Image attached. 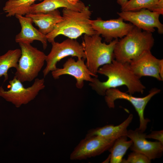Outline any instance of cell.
<instances>
[{
  "instance_id": "f1b7e54d",
  "label": "cell",
  "mask_w": 163,
  "mask_h": 163,
  "mask_svg": "<svg viewBox=\"0 0 163 163\" xmlns=\"http://www.w3.org/2000/svg\"><path fill=\"white\" fill-rule=\"evenodd\" d=\"M74 0L76 2H79L80 0Z\"/></svg>"
},
{
  "instance_id": "3957f363",
  "label": "cell",
  "mask_w": 163,
  "mask_h": 163,
  "mask_svg": "<svg viewBox=\"0 0 163 163\" xmlns=\"http://www.w3.org/2000/svg\"><path fill=\"white\" fill-rule=\"evenodd\" d=\"M155 42L152 33L134 26L125 36L118 40L114 50V59L129 63L144 52L151 51Z\"/></svg>"
},
{
  "instance_id": "52a82bcc",
  "label": "cell",
  "mask_w": 163,
  "mask_h": 163,
  "mask_svg": "<svg viewBox=\"0 0 163 163\" xmlns=\"http://www.w3.org/2000/svg\"><path fill=\"white\" fill-rule=\"evenodd\" d=\"M52 48L46 55V66L43 71L45 77L49 72L56 70L57 63L68 56L76 57L78 59H85L83 46L74 39L68 38L61 43L55 41L51 43Z\"/></svg>"
},
{
  "instance_id": "7402d4cb",
  "label": "cell",
  "mask_w": 163,
  "mask_h": 163,
  "mask_svg": "<svg viewBox=\"0 0 163 163\" xmlns=\"http://www.w3.org/2000/svg\"><path fill=\"white\" fill-rule=\"evenodd\" d=\"M159 0H129L123 7L121 11H133L142 9H146L152 11Z\"/></svg>"
},
{
  "instance_id": "5bb4252c",
  "label": "cell",
  "mask_w": 163,
  "mask_h": 163,
  "mask_svg": "<svg viewBox=\"0 0 163 163\" xmlns=\"http://www.w3.org/2000/svg\"><path fill=\"white\" fill-rule=\"evenodd\" d=\"M160 59L154 56L151 51H148L144 52L129 63L131 70L139 78L147 76L162 81L159 72Z\"/></svg>"
},
{
  "instance_id": "ac0fdd59",
  "label": "cell",
  "mask_w": 163,
  "mask_h": 163,
  "mask_svg": "<svg viewBox=\"0 0 163 163\" xmlns=\"http://www.w3.org/2000/svg\"><path fill=\"white\" fill-rule=\"evenodd\" d=\"M133 118V114H130L126 119L119 125H108L91 129L88 131L86 137L96 135L106 139H116L120 136H126L127 128Z\"/></svg>"
},
{
  "instance_id": "277c9868",
  "label": "cell",
  "mask_w": 163,
  "mask_h": 163,
  "mask_svg": "<svg viewBox=\"0 0 163 163\" xmlns=\"http://www.w3.org/2000/svg\"><path fill=\"white\" fill-rule=\"evenodd\" d=\"M96 33L92 35L84 34L82 44L86 59V65L91 72L98 78L99 68L111 63L114 59V50L118 39L108 44L102 42V38Z\"/></svg>"
},
{
  "instance_id": "9a60e30c",
  "label": "cell",
  "mask_w": 163,
  "mask_h": 163,
  "mask_svg": "<svg viewBox=\"0 0 163 163\" xmlns=\"http://www.w3.org/2000/svg\"><path fill=\"white\" fill-rule=\"evenodd\" d=\"M15 16L21 27V31L15 36V42L18 43L30 44L34 40H38L42 43L43 49H45L47 46L46 36L34 27L31 19L23 15L16 14Z\"/></svg>"
},
{
  "instance_id": "603a6c76",
  "label": "cell",
  "mask_w": 163,
  "mask_h": 163,
  "mask_svg": "<svg viewBox=\"0 0 163 163\" xmlns=\"http://www.w3.org/2000/svg\"><path fill=\"white\" fill-rule=\"evenodd\" d=\"M150 160L147 156L141 153L133 151L126 159H123L121 163H150Z\"/></svg>"
},
{
  "instance_id": "44dd1931",
  "label": "cell",
  "mask_w": 163,
  "mask_h": 163,
  "mask_svg": "<svg viewBox=\"0 0 163 163\" xmlns=\"http://www.w3.org/2000/svg\"><path fill=\"white\" fill-rule=\"evenodd\" d=\"M36 0H8L3 10L7 13V17L14 16L16 14L24 15L27 14L29 8Z\"/></svg>"
},
{
  "instance_id": "8fae6325",
  "label": "cell",
  "mask_w": 163,
  "mask_h": 163,
  "mask_svg": "<svg viewBox=\"0 0 163 163\" xmlns=\"http://www.w3.org/2000/svg\"><path fill=\"white\" fill-rule=\"evenodd\" d=\"M120 17L117 18L104 20L101 18L91 20L90 23L97 33L104 38L105 41L110 43L113 39L122 38L133 28L130 23H126Z\"/></svg>"
},
{
  "instance_id": "9c48e42d",
  "label": "cell",
  "mask_w": 163,
  "mask_h": 163,
  "mask_svg": "<svg viewBox=\"0 0 163 163\" xmlns=\"http://www.w3.org/2000/svg\"><path fill=\"white\" fill-rule=\"evenodd\" d=\"M115 140L96 135L85 136L75 148L70 158L72 160H82L99 155L108 150Z\"/></svg>"
},
{
  "instance_id": "cb8c5ba5",
  "label": "cell",
  "mask_w": 163,
  "mask_h": 163,
  "mask_svg": "<svg viewBox=\"0 0 163 163\" xmlns=\"http://www.w3.org/2000/svg\"><path fill=\"white\" fill-rule=\"evenodd\" d=\"M145 137L156 139L163 144V130L152 131L150 134H146Z\"/></svg>"
},
{
  "instance_id": "d4e9b609",
  "label": "cell",
  "mask_w": 163,
  "mask_h": 163,
  "mask_svg": "<svg viewBox=\"0 0 163 163\" xmlns=\"http://www.w3.org/2000/svg\"><path fill=\"white\" fill-rule=\"evenodd\" d=\"M152 11L158 13L160 15L163 14V0H159Z\"/></svg>"
},
{
  "instance_id": "ba28073f",
  "label": "cell",
  "mask_w": 163,
  "mask_h": 163,
  "mask_svg": "<svg viewBox=\"0 0 163 163\" xmlns=\"http://www.w3.org/2000/svg\"><path fill=\"white\" fill-rule=\"evenodd\" d=\"M160 91V89L154 88L149 91V94L145 96L137 97L122 92L117 88H111L106 91L104 96L107 104L110 108H114V101L116 100L122 99L129 101L134 107L139 116V128L142 132H144L147 128L148 123L150 121V120L144 117L145 108L151 98Z\"/></svg>"
},
{
  "instance_id": "30bf717a",
  "label": "cell",
  "mask_w": 163,
  "mask_h": 163,
  "mask_svg": "<svg viewBox=\"0 0 163 163\" xmlns=\"http://www.w3.org/2000/svg\"><path fill=\"white\" fill-rule=\"evenodd\" d=\"M117 14L124 21H128L143 31L153 33L155 28L158 33H163V25L160 22L159 14L146 9L133 11H121Z\"/></svg>"
},
{
  "instance_id": "4fadbf2b",
  "label": "cell",
  "mask_w": 163,
  "mask_h": 163,
  "mask_svg": "<svg viewBox=\"0 0 163 163\" xmlns=\"http://www.w3.org/2000/svg\"><path fill=\"white\" fill-rule=\"evenodd\" d=\"M146 135L139 128L128 130L126 136L133 142L130 149L144 154L151 160L160 158L163 153V144L158 141L147 140L145 137Z\"/></svg>"
},
{
  "instance_id": "e0dca14e",
  "label": "cell",
  "mask_w": 163,
  "mask_h": 163,
  "mask_svg": "<svg viewBox=\"0 0 163 163\" xmlns=\"http://www.w3.org/2000/svg\"><path fill=\"white\" fill-rule=\"evenodd\" d=\"M26 17L30 18L43 34L46 35L52 32L56 25L63 19L57 9L46 13L27 14Z\"/></svg>"
},
{
  "instance_id": "83f0119b",
  "label": "cell",
  "mask_w": 163,
  "mask_h": 163,
  "mask_svg": "<svg viewBox=\"0 0 163 163\" xmlns=\"http://www.w3.org/2000/svg\"><path fill=\"white\" fill-rule=\"evenodd\" d=\"M68 1H70V2L72 3H77L78 2H76V1H75L74 0H68Z\"/></svg>"
},
{
  "instance_id": "4316f807",
  "label": "cell",
  "mask_w": 163,
  "mask_h": 163,
  "mask_svg": "<svg viewBox=\"0 0 163 163\" xmlns=\"http://www.w3.org/2000/svg\"><path fill=\"white\" fill-rule=\"evenodd\" d=\"M128 1V0H117V3L121 6V7L124 5Z\"/></svg>"
},
{
  "instance_id": "5b68a950",
  "label": "cell",
  "mask_w": 163,
  "mask_h": 163,
  "mask_svg": "<svg viewBox=\"0 0 163 163\" xmlns=\"http://www.w3.org/2000/svg\"><path fill=\"white\" fill-rule=\"evenodd\" d=\"M21 55L15 76L22 83L36 78L43 66L46 55L30 44L19 43Z\"/></svg>"
},
{
  "instance_id": "2e32d148",
  "label": "cell",
  "mask_w": 163,
  "mask_h": 163,
  "mask_svg": "<svg viewBox=\"0 0 163 163\" xmlns=\"http://www.w3.org/2000/svg\"><path fill=\"white\" fill-rule=\"evenodd\" d=\"M85 6L83 2L80 1L76 3H73L68 0H43L41 3L31 5L27 14L46 13L60 8L80 11Z\"/></svg>"
},
{
  "instance_id": "ffe728a7",
  "label": "cell",
  "mask_w": 163,
  "mask_h": 163,
  "mask_svg": "<svg viewBox=\"0 0 163 163\" xmlns=\"http://www.w3.org/2000/svg\"><path fill=\"white\" fill-rule=\"evenodd\" d=\"M127 136H124L117 138L109 149L111 153L110 163H121L124 155L133 144L132 140H127Z\"/></svg>"
},
{
  "instance_id": "6da1fadb",
  "label": "cell",
  "mask_w": 163,
  "mask_h": 163,
  "mask_svg": "<svg viewBox=\"0 0 163 163\" xmlns=\"http://www.w3.org/2000/svg\"><path fill=\"white\" fill-rule=\"evenodd\" d=\"M97 73L107 76V80L102 82L98 78L94 77L89 85L100 95L104 96L109 89L123 85L127 87L126 92L131 95L136 93L142 94L145 89L140 79L131 70L129 63H122L114 59L111 63L100 67Z\"/></svg>"
},
{
  "instance_id": "d6986e66",
  "label": "cell",
  "mask_w": 163,
  "mask_h": 163,
  "mask_svg": "<svg viewBox=\"0 0 163 163\" xmlns=\"http://www.w3.org/2000/svg\"><path fill=\"white\" fill-rule=\"evenodd\" d=\"M21 55V49H16L10 50L0 56V78L4 76V82L8 79L9 69L12 68H17Z\"/></svg>"
},
{
  "instance_id": "8992f818",
  "label": "cell",
  "mask_w": 163,
  "mask_h": 163,
  "mask_svg": "<svg viewBox=\"0 0 163 163\" xmlns=\"http://www.w3.org/2000/svg\"><path fill=\"white\" fill-rule=\"evenodd\" d=\"M43 78H36L31 86L26 88L14 76L9 81L8 90H5L2 86H0V97L18 108L34 100L39 92L45 88Z\"/></svg>"
},
{
  "instance_id": "484cf974",
  "label": "cell",
  "mask_w": 163,
  "mask_h": 163,
  "mask_svg": "<svg viewBox=\"0 0 163 163\" xmlns=\"http://www.w3.org/2000/svg\"><path fill=\"white\" fill-rule=\"evenodd\" d=\"M159 72L160 75L163 80V59H161L159 66Z\"/></svg>"
},
{
  "instance_id": "7a4b0ae2",
  "label": "cell",
  "mask_w": 163,
  "mask_h": 163,
  "mask_svg": "<svg viewBox=\"0 0 163 163\" xmlns=\"http://www.w3.org/2000/svg\"><path fill=\"white\" fill-rule=\"evenodd\" d=\"M62 12V20L56 25L52 32L46 35L49 42L54 41L60 35L75 39L83 34L92 35L97 33L90 23L92 13L88 6H85L80 11L64 8Z\"/></svg>"
},
{
  "instance_id": "7c38bea8",
  "label": "cell",
  "mask_w": 163,
  "mask_h": 163,
  "mask_svg": "<svg viewBox=\"0 0 163 163\" xmlns=\"http://www.w3.org/2000/svg\"><path fill=\"white\" fill-rule=\"evenodd\" d=\"M85 60L82 59H78L76 61L72 57L68 58L64 64L62 68H57L51 72L53 77L54 79H57L61 75H70L76 79V87L78 89H82L85 81L91 82L93 80L91 76L95 77L87 67Z\"/></svg>"
}]
</instances>
